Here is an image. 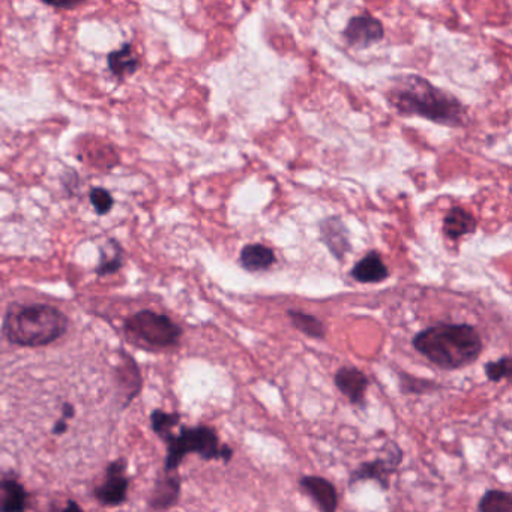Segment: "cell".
<instances>
[{
	"instance_id": "cb8c5ba5",
	"label": "cell",
	"mask_w": 512,
	"mask_h": 512,
	"mask_svg": "<svg viewBox=\"0 0 512 512\" xmlns=\"http://www.w3.org/2000/svg\"><path fill=\"white\" fill-rule=\"evenodd\" d=\"M89 199H91L92 206H94L98 215L109 214L113 205H115V199L106 188H92Z\"/></svg>"
},
{
	"instance_id": "8fae6325",
	"label": "cell",
	"mask_w": 512,
	"mask_h": 512,
	"mask_svg": "<svg viewBox=\"0 0 512 512\" xmlns=\"http://www.w3.org/2000/svg\"><path fill=\"white\" fill-rule=\"evenodd\" d=\"M181 496V478L176 473H166L155 485L149 505L155 511H167L178 503Z\"/></svg>"
},
{
	"instance_id": "7c38bea8",
	"label": "cell",
	"mask_w": 512,
	"mask_h": 512,
	"mask_svg": "<svg viewBox=\"0 0 512 512\" xmlns=\"http://www.w3.org/2000/svg\"><path fill=\"white\" fill-rule=\"evenodd\" d=\"M0 511L2 512H26L29 506V493L26 488L17 481L16 476L4 475L0 482Z\"/></svg>"
},
{
	"instance_id": "6da1fadb",
	"label": "cell",
	"mask_w": 512,
	"mask_h": 512,
	"mask_svg": "<svg viewBox=\"0 0 512 512\" xmlns=\"http://www.w3.org/2000/svg\"><path fill=\"white\" fill-rule=\"evenodd\" d=\"M413 349L440 370L455 371L478 361L482 340L478 331L466 323H439L418 332Z\"/></svg>"
},
{
	"instance_id": "277c9868",
	"label": "cell",
	"mask_w": 512,
	"mask_h": 512,
	"mask_svg": "<svg viewBox=\"0 0 512 512\" xmlns=\"http://www.w3.org/2000/svg\"><path fill=\"white\" fill-rule=\"evenodd\" d=\"M167 445L166 464L164 472L175 473L187 455L196 454L203 460H221L230 463L233 458V449L220 442L217 431L208 425L197 427H184L178 433L170 431L163 437Z\"/></svg>"
},
{
	"instance_id": "9c48e42d",
	"label": "cell",
	"mask_w": 512,
	"mask_h": 512,
	"mask_svg": "<svg viewBox=\"0 0 512 512\" xmlns=\"http://www.w3.org/2000/svg\"><path fill=\"white\" fill-rule=\"evenodd\" d=\"M301 490L311 497L320 512H337L338 491L329 479L323 476L305 475L299 479Z\"/></svg>"
},
{
	"instance_id": "e0dca14e",
	"label": "cell",
	"mask_w": 512,
	"mask_h": 512,
	"mask_svg": "<svg viewBox=\"0 0 512 512\" xmlns=\"http://www.w3.org/2000/svg\"><path fill=\"white\" fill-rule=\"evenodd\" d=\"M443 229L446 235L452 239L461 238V236L469 235L476 230V220L472 214L461 208H454L443 221Z\"/></svg>"
},
{
	"instance_id": "44dd1931",
	"label": "cell",
	"mask_w": 512,
	"mask_h": 512,
	"mask_svg": "<svg viewBox=\"0 0 512 512\" xmlns=\"http://www.w3.org/2000/svg\"><path fill=\"white\" fill-rule=\"evenodd\" d=\"M478 512H512V493L494 488L485 491L479 499Z\"/></svg>"
},
{
	"instance_id": "2e32d148",
	"label": "cell",
	"mask_w": 512,
	"mask_h": 512,
	"mask_svg": "<svg viewBox=\"0 0 512 512\" xmlns=\"http://www.w3.org/2000/svg\"><path fill=\"white\" fill-rule=\"evenodd\" d=\"M107 64L113 76L125 77L136 73L139 68V59L134 55L133 46L124 44L121 49L113 50L107 56Z\"/></svg>"
},
{
	"instance_id": "ffe728a7",
	"label": "cell",
	"mask_w": 512,
	"mask_h": 512,
	"mask_svg": "<svg viewBox=\"0 0 512 512\" xmlns=\"http://www.w3.org/2000/svg\"><path fill=\"white\" fill-rule=\"evenodd\" d=\"M398 385H400L401 394L406 395H425L433 394L439 391L442 386L431 379H422V377L412 376V374L398 373Z\"/></svg>"
},
{
	"instance_id": "484cf974",
	"label": "cell",
	"mask_w": 512,
	"mask_h": 512,
	"mask_svg": "<svg viewBox=\"0 0 512 512\" xmlns=\"http://www.w3.org/2000/svg\"><path fill=\"white\" fill-rule=\"evenodd\" d=\"M50 5L55 8H74L77 7V5H80V2L79 4H52V2H50Z\"/></svg>"
},
{
	"instance_id": "d4e9b609",
	"label": "cell",
	"mask_w": 512,
	"mask_h": 512,
	"mask_svg": "<svg viewBox=\"0 0 512 512\" xmlns=\"http://www.w3.org/2000/svg\"><path fill=\"white\" fill-rule=\"evenodd\" d=\"M62 512H83V509L76 500H68L67 506Z\"/></svg>"
},
{
	"instance_id": "8992f818",
	"label": "cell",
	"mask_w": 512,
	"mask_h": 512,
	"mask_svg": "<svg viewBox=\"0 0 512 512\" xmlns=\"http://www.w3.org/2000/svg\"><path fill=\"white\" fill-rule=\"evenodd\" d=\"M382 457L374 458L371 461H364L356 469L352 470L349 478V485L359 484V482L374 481L380 485L383 491L388 490L391 476L395 475L400 469L403 461L404 452L394 440H388L382 448Z\"/></svg>"
},
{
	"instance_id": "603a6c76",
	"label": "cell",
	"mask_w": 512,
	"mask_h": 512,
	"mask_svg": "<svg viewBox=\"0 0 512 512\" xmlns=\"http://www.w3.org/2000/svg\"><path fill=\"white\" fill-rule=\"evenodd\" d=\"M485 376L490 382L499 383L508 380L512 383V355L502 356L497 361H490L484 365Z\"/></svg>"
},
{
	"instance_id": "7402d4cb",
	"label": "cell",
	"mask_w": 512,
	"mask_h": 512,
	"mask_svg": "<svg viewBox=\"0 0 512 512\" xmlns=\"http://www.w3.org/2000/svg\"><path fill=\"white\" fill-rule=\"evenodd\" d=\"M179 422H181L179 413L164 412V410L157 409L151 415L152 430L160 439L173 431V428L178 427Z\"/></svg>"
},
{
	"instance_id": "30bf717a",
	"label": "cell",
	"mask_w": 512,
	"mask_h": 512,
	"mask_svg": "<svg viewBox=\"0 0 512 512\" xmlns=\"http://www.w3.org/2000/svg\"><path fill=\"white\" fill-rule=\"evenodd\" d=\"M385 29L379 20L371 16L353 17L344 31V38L350 46L365 49L373 43L382 40Z\"/></svg>"
},
{
	"instance_id": "d6986e66",
	"label": "cell",
	"mask_w": 512,
	"mask_h": 512,
	"mask_svg": "<svg viewBox=\"0 0 512 512\" xmlns=\"http://www.w3.org/2000/svg\"><path fill=\"white\" fill-rule=\"evenodd\" d=\"M287 316H289L292 325L307 337L317 338V340H322L325 337V325L316 316L298 310L287 311Z\"/></svg>"
},
{
	"instance_id": "3957f363",
	"label": "cell",
	"mask_w": 512,
	"mask_h": 512,
	"mask_svg": "<svg viewBox=\"0 0 512 512\" xmlns=\"http://www.w3.org/2000/svg\"><path fill=\"white\" fill-rule=\"evenodd\" d=\"M391 101L400 112L407 115L422 116L452 127L463 124L464 109L460 101L419 77L404 79L392 92Z\"/></svg>"
},
{
	"instance_id": "52a82bcc",
	"label": "cell",
	"mask_w": 512,
	"mask_h": 512,
	"mask_svg": "<svg viewBox=\"0 0 512 512\" xmlns=\"http://www.w3.org/2000/svg\"><path fill=\"white\" fill-rule=\"evenodd\" d=\"M130 478L127 475V460L118 458L107 466L104 481L94 490V497L101 506L115 508L127 500Z\"/></svg>"
},
{
	"instance_id": "5bb4252c",
	"label": "cell",
	"mask_w": 512,
	"mask_h": 512,
	"mask_svg": "<svg viewBox=\"0 0 512 512\" xmlns=\"http://www.w3.org/2000/svg\"><path fill=\"white\" fill-rule=\"evenodd\" d=\"M274 262V251L262 244L245 245L239 254V263L242 268L250 272L265 271L271 268Z\"/></svg>"
},
{
	"instance_id": "9a60e30c",
	"label": "cell",
	"mask_w": 512,
	"mask_h": 512,
	"mask_svg": "<svg viewBox=\"0 0 512 512\" xmlns=\"http://www.w3.org/2000/svg\"><path fill=\"white\" fill-rule=\"evenodd\" d=\"M389 271L377 253L368 254L352 269V277L359 283H379L388 278Z\"/></svg>"
},
{
	"instance_id": "ba28073f",
	"label": "cell",
	"mask_w": 512,
	"mask_h": 512,
	"mask_svg": "<svg viewBox=\"0 0 512 512\" xmlns=\"http://www.w3.org/2000/svg\"><path fill=\"white\" fill-rule=\"evenodd\" d=\"M334 383L338 391L350 401V404L364 409L365 394L370 385V380L365 376L364 371L350 367V365L338 368L334 376Z\"/></svg>"
},
{
	"instance_id": "ac0fdd59",
	"label": "cell",
	"mask_w": 512,
	"mask_h": 512,
	"mask_svg": "<svg viewBox=\"0 0 512 512\" xmlns=\"http://www.w3.org/2000/svg\"><path fill=\"white\" fill-rule=\"evenodd\" d=\"M122 262H124V253H122L121 245L115 239H109L100 248V263H98L97 274L100 277L115 274L122 268Z\"/></svg>"
},
{
	"instance_id": "7a4b0ae2",
	"label": "cell",
	"mask_w": 512,
	"mask_h": 512,
	"mask_svg": "<svg viewBox=\"0 0 512 512\" xmlns=\"http://www.w3.org/2000/svg\"><path fill=\"white\" fill-rule=\"evenodd\" d=\"M68 329V317L47 304L10 305L4 316V337L14 346L43 347L55 343Z\"/></svg>"
},
{
	"instance_id": "5b68a950",
	"label": "cell",
	"mask_w": 512,
	"mask_h": 512,
	"mask_svg": "<svg viewBox=\"0 0 512 512\" xmlns=\"http://www.w3.org/2000/svg\"><path fill=\"white\" fill-rule=\"evenodd\" d=\"M125 332L134 341L154 349H169L179 343L182 335L181 326L169 316L142 310L128 317L124 323Z\"/></svg>"
},
{
	"instance_id": "4fadbf2b",
	"label": "cell",
	"mask_w": 512,
	"mask_h": 512,
	"mask_svg": "<svg viewBox=\"0 0 512 512\" xmlns=\"http://www.w3.org/2000/svg\"><path fill=\"white\" fill-rule=\"evenodd\" d=\"M320 232H322L323 242L328 245L331 253L338 259H341L350 250L347 230L340 218L332 217L323 221Z\"/></svg>"
}]
</instances>
